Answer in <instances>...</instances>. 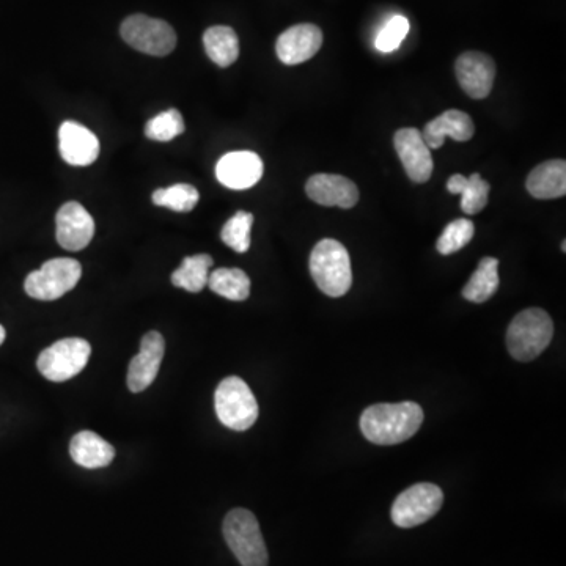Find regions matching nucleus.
I'll return each mask as SVG.
<instances>
[{
	"instance_id": "obj_1",
	"label": "nucleus",
	"mask_w": 566,
	"mask_h": 566,
	"mask_svg": "<svg viewBox=\"0 0 566 566\" xmlns=\"http://www.w3.org/2000/svg\"><path fill=\"white\" fill-rule=\"evenodd\" d=\"M423 411L414 401L379 403L365 409L361 430L376 445H395L408 441L422 427Z\"/></svg>"
},
{
	"instance_id": "obj_2",
	"label": "nucleus",
	"mask_w": 566,
	"mask_h": 566,
	"mask_svg": "<svg viewBox=\"0 0 566 566\" xmlns=\"http://www.w3.org/2000/svg\"><path fill=\"white\" fill-rule=\"evenodd\" d=\"M310 272L324 295L340 298L353 285L348 250L335 239H321L310 255Z\"/></svg>"
},
{
	"instance_id": "obj_3",
	"label": "nucleus",
	"mask_w": 566,
	"mask_h": 566,
	"mask_svg": "<svg viewBox=\"0 0 566 566\" xmlns=\"http://www.w3.org/2000/svg\"><path fill=\"white\" fill-rule=\"evenodd\" d=\"M554 323L541 309H527L516 315L507 331V348L516 361L537 359L551 343Z\"/></svg>"
},
{
	"instance_id": "obj_4",
	"label": "nucleus",
	"mask_w": 566,
	"mask_h": 566,
	"mask_svg": "<svg viewBox=\"0 0 566 566\" xmlns=\"http://www.w3.org/2000/svg\"><path fill=\"white\" fill-rule=\"evenodd\" d=\"M224 538L243 566H268V549L254 513L235 508L224 519Z\"/></svg>"
},
{
	"instance_id": "obj_5",
	"label": "nucleus",
	"mask_w": 566,
	"mask_h": 566,
	"mask_svg": "<svg viewBox=\"0 0 566 566\" xmlns=\"http://www.w3.org/2000/svg\"><path fill=\"white\" fill-rule=\"evenodd\" d=\"M214 408L217 419L230 430H249L258 419L257 398L238 376H228L217 386Z\"/></svg>"
},
{
	"instance_id": "obj_6",
	"label": "nucleus",
	"mask_w": 566,
	"mask_h": 566,
	"mask_svg": "<svg viewBox=\"0 0 566 566\" xmlns=\"http://www.w3.org/2000/svg\"><path fill=\"white\" fill-rule=\"evenodd\" d=\"M82 276V266L73 258H52L37 271L30 272L24 290L38 301H56L73 290Z\"/></svg>"
},
{
	"instance_id": "obj_7",
	"label": "nucleus",
	"mask_w": 566,
	"mask_h": 566,
	"mask_svg": "<svg viewBox=\"0 0 566 566\" xmlns=\"http://www.w3.org/2000/svg\"><path fill=\"white\" fill-rule=\"evenodd\" d=\"M92 346L84 339H62L41 351L38 372L52 383H65L89 364Z\"/></svg>"
},
{
	"instance_id": "obj_8",
	"label": "nucleus",
	"mask_w": 566,
	"mask_h": 566,
	"mask_svg": "<svg viewBox=\"0 0 566 566\" xmlns=\"http://www.w3.org/2000/svg\"><path fill=\"white\" fill-rule=\"evenodd\" d=\"M125 43L148 56L164 57L177 46V34L170 24L162 19L145 15H133L120 27Z\"/></svg>"
},
{
	"instance_id": "obj_9",
	"label": "nucleus",
	"mask_w": 566,
	"mask_h": 566,
	"mask_svg": "<svg viewBox=\"0 0 566 566\" xmlns=\"http://www.w3.org/2000/svg\"><path fill=\"white\" fill-rule=\"evenodd\" d=\"M444 504V493L433 483H417L395 499L392 521L401 529H411L433 518Z\"/></svg>"
},
{
	"instance_id": "obj_10",
	"label": "nucleus",
	"mask_w": 566,
	"mask_h": 566,
	"mask_svg": "<svg viewBox=\"0 0 566 566\" xmlns=\"http://www.w3.org/2000/svg\"><path fill=\"white\" fill-rule=\"evenodd\" d=\"M455 73L467 95L474 100H483L493 90L496 63L483 52H464L456 60Z\"/></svg>"
},
{
	"instance_id": "obj_11",
	"label": "nucleus",
	"mask_w": 566,
	"mask_h": 566,
	"mask_svg": "<svg viewBox=\"0 0 566 566\" xmlns=\"http://www.w3.org/2000/svg\"><path fill=\"white\" fill-rule=\"evenodd\" d=\"M166 353V342L159 332L150 331L140 342V351L128 368V387L133 394H140L155 383Z\"/></svg>"
},
{
	"instance_id": "obj_12",
	"label": "nucleus",
	"mask_w": 566,
	"mask_h": 566,
	"mask_svg": "<svg viewBox=\"0 0 566 566\" xmlns=\"http://www.w3.org/2000/svg\"><path fill=\"white\" fill-rule=\"evenodd\" d=\"M56 224L57 243L71 252L85 249L95 235L92 214L78 202L65 203L57 213Z\"/></svg>"
},
{
	"instance_id": "obj_13",
	"label": "nucleus",
	"mask_w": 566,
	"mask_h": 566,
	"mask_svg": "<svg viewBox=\"0 0 566 566\" xmlns=\"http://www.w3.org/2000/svg\"><path fill=\"white\" fill-rule=\"evenodd\" d=\"M216 177L225 188L244 191L263 177V161L252 151H233L217 162Z\"/></svg>"
},
{
	"instance_id": "obj_14",
	"label": "nucleus",
	"mask_w": 566,
	"mask_h": 566,
	"mask_svg": "<svg viewBox=\"0 0 566 566\" xmlns=\"http://www.w3.org/2000/svg\"><path fill=\"white\" fill-rule=\"evenodd\" d=\"M394 144L408 177L414 183H427L433 173V158L419 129H400L395 133Z\"/></svg>"
},
{
	"instance_id": "obj_15",
	"label": "nucleus",
	"mask_w": 566,
	"mask_h": 566,
	"mask_svg": "<svg viewBox=\"0 0 566 566\" xmlns=\"http://www.w3.org/2000/svg\"><path fill=\"white\" fill-rule=\"evenodd\" d=\"M323 46V32L315 24H296L277 38L276 52L285 65H299L317 56Z\"/></svg>"
},
{
	"instance_id": "obj_16",
	"label": "nucleus",
	"mask_w": 566,
	"mask_h": 566,
	"mask_svg": "<svg viewBox=\"0 0 566 566\" xmlns=\"http://www.w3.org/2000/svg\"><path fill=\"white\" fill-rule=\"evenodd\" d=\"M59 151L70 166H90L100 156V140L81 123L63 122L59 129Z\"/></svg>"
},
{
	"instance_id": "obj_17",
	"label": "nucleus",
	"mask_w": 566,
	"mask_h": 566,
	"mask_svg": "<svg viewBox=\"0 0 566 566\" xmlns=\"http://www.w3.org/2000/svg\"><path fill=\"white\" fill-rule=\"evenodd\" d=\"M306 192L313 202L323 206H339L350 210L359 202V189L353 181L342 175L317 173L309 178Z\"/></svg>"
},
{
	"instance_id": "obj_18",
	"label": "nucleus",
	"mask_w": 566,
	"mask_h": 566,
	"mask_svg": "<svg viewBox=\"0 0 566 566\" xmlns=\"http://www.w3.org/2000/svg\"><path fill=\"white\" fill-rule=\"evenodd\" d=\"M475 134L472 118L463 111L450 109L444 114L434 118L422 131L423 140L430 150H438L444 145L447 137H452L456 142H467Z\"/></svg>"
},
{
	"instance_id": "obj_19",
	"label": "nucleus",
	"mask_w": 566,
	"mask_h": 566,
	"mask_svg": "<svg viewBox=\"0 0 566 566\" xmlns=\"http://www.w3.org/2000/svg\"><path fill=\"white\" fill-rule=\"evenodd\" d=\"M526 186L535 199H560L566 194V162L563 159L543 162L530 172Z\"/></svg>"
},
{
	"instance_id": "obj_20",
	"label": "nucleus",
	"mask_w": 566,
	"mask_h": 566,
	"mask_svg": "<svg viewBox=\"0 0 566 566\" xmlns=\"http://www.w3.org/2000/svg\"><path fill=\"white\" fill-rule=\"evenodd\" d=\"M70 455L78 466L100 469L114 461L115 449L93 431H81L71 439Z\"/></svg>"
},
{
	"instance_id": "obj_21",
	"label": "nucleus",
	"mask_w": 566,
	"mask_h": 566,
	"mask_svg": "<svg viewBox=\"0 0 566 566\" xmlns=\"http://www.w3.org/2000/svg\"><path fill=\"white\" fill-rule=\"evenodd\" d=\"M447 189H449L450 194L463 195L461 210L472 216V214H478L485 210L486 205H488L491 186H489L488 181L480 177V173H472V177L469 178L456 173V175L450 177Z\"/></svg>"
},
{
	"instance_id": "obj_22",
	"label": "nucleus",
	"mask_w": 566,
	"mask_h": 566,
	"mask_svg": "<svg viewBox=\"0 0 566 566\" xmlns=\"http://www.w3.org/2000/svg\"><path fill=\"white\" fill-rule=\"evenodd\" d=\"M203 46L217 67L227 68L238 60L239 40L232 27H210L203 34Z\"/></svg>"
},
{
	"instance_id": "obj_23",
	"label": "nucleus",
	"mask_w": 566,
	"mask_h": 566,
	"mask_svg": "<svg viewBox=\"0 0 566 566\" xmlns=\"http://www.w3.org/2000/svg\"><path fill=\"white\" fill-rule=\"evenodd\" d=\"M499 282V260L493 257L482 258L477 271L463 288V296L467 301L483 304L496 295Z\"/></svg>"
},
{
	"instance_id": "obj_24",
	"label": "nucleus",
	"mask_w": 566,
	"mask_h": 566,
	"mask_svg": "<svg viewBox=\"0 0 566 566\" xmlns=\"http://www.w3.org/2000/svg\"><path fill=\"white\" fill-rule=\"evenodd\" d=\"M213 263V258L208 254L184 258L181 261L180 268L172 274L173 285L177 288H183L189 293H200L208 285L210 268Z\"/></svg>"
},
{
	"instance_id": "obj_25",
	"label": "nucleus",
	"mask_w": 566,
	"mask_h": 566,
	"mask_svg": "<svg viewBox=\"0 0 566 566\" xmlns=\"http://www.w3.org/2000/svg\"><path fill=\"white\" fill-rule=\"evenodd\" d=\"M208 287L216 295L230 301H246L250 295L249 276L238 268H219L211 272Z\"/></svg>"
},
{
	"instance_id": "obj_26",
	"label": "nucleus",
	"mask_w": 566,
	"mask_h": 566,
	"mask_svg": "<svg viewBox=\"0 0 566 566\" xmlns=\"http://www.w3.org/2000/svg\"><path fill=\"white\" fill-rule=\"evenodd\" d=\"M153 203L177 213H189L200 200V194L191 184H173L170 188L153 192Z\"/></svg>"
},
{
	"instance_id": "obj_27",
	"label": "nucleus",
	"mask_w": 566,
	"mask_h": 566,
	"mask_svg": "<svg viewBox=\"0 0 566 566\" xmlns=\"http://www.w3.org/2000/svg\"><path fill=\"white\" fill-rule=\"evenodd\" d=\"M252 225H254V216L247 211H238L222 228L221 239L230 249L238 254H244L250 247Z\"/></svg>"
},
{
	"instance_id": "obj_28",
	"label": "nucleus",
	"mask_w": 566,
	"mask_h": 566,
	"mask_svg": "<svg viewBox=\"0 0 566 566\" xmlns=\"http://www.w3.org/2000/svg\"><path fill=\"white\" fill-rule=\"evenodd\" d=\"M184 133L183 115L177 109L161 112L148 120L145 125V136L156 142H170Z\"/></svg>"
},
{
	"instance_id": "obj_29",
	"label": "nucleus",
	"mask_w": 566,
	"mask_h": 566,
	"mask_svg": "<svg viewBox=\"0 0 566 566\" xmlns=\"http://www.w3.org/2000/svg\"><path fill=\"white\" fill-rule=\"evenodd\" d=\"M474 233V222L467 221V219H456V221L450 222L444 228V232L439 236L438 244H436L439 254H455L471 243Z\"/></svg>"
},
{
	"instance_id": "obj_30",
	"label": "nucleus",
	"mask_w": 566,
	"mask_h": 566,
	"mask_svg": "<svg viewBox=\"0 0 566 566\" xmlns=\"http://www.w3.org/2000/svg\"><path fill=\"white\" fill-rule=\"evenodd\" d=\"M409 29L411 24L405 16L397 15L390 18L376 37V49L381 52H392L400 48L401 41L409 34Z\"/></svg>"
},
{
	"instance_id": "obj_31",
	"label": "nucleus",
	"mask_w": 566,
	"mask_h": 566,
	"mask_svg": "<svg viewBox=\"0 0 566 566\" xmlns=\"http://www.w3.org/2000/svg\"><path fill=\"white\" fill-rule=\"evenodd\" d=\"M5 329L4 326H0V345H2V343H4L5 340Z\"/></svg>"
}]
</instances>
